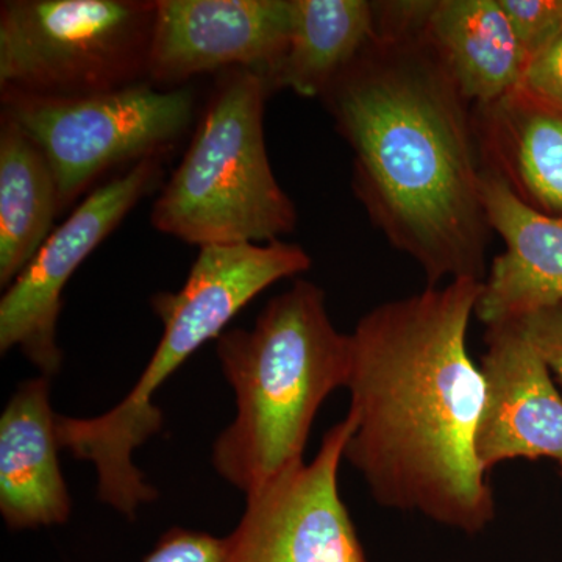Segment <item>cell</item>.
I'll list each match as a JSON object with an SVG mask.
<instances>
[{"label":"cell","mask_w":562,"mask_h":562,"mask_svg":"<svg viewBox=\"0 0 562 562\" xmlns=\"http://www.w3.org/2000/svg\"><path fill=\"white\" fill-rule=\"evenodd\" d=\"M530 65L562 36V0H498Z\"/></svg>","instance_id":"17"},{"label":"cell","mask_w":562,"mask_h":562,"mask_svg":"<svg viewBox=\"0 0 562 562\" xmlns=\"http://www.w3.org/2000/svg\"><path fill=\"white\" fill-rule=\"evenodd\" d=\"M2 114L27 132L49 160L61 210L103 173L125 162L161 157L194 121L191 88L157 90L150 81L80 98H38L2 91Z\"/></svg>","instance_id":"6"},{"label":"cell","mask_w":562,"mask_h":562,"mask_svg":"<svg viewBox=\"0 0 562 562\" xmlns=\"http://www.w3.org/2000/svg\"><path fill=\"white\" fill-rule=\"evenodd\" d=\"M516 324L562 383V303L528 314Z\"/></svg>","instance_id":"19"},{"label":"cell","mask_w":562,"mask_h":562,"mask_svg":"<svg viewBox=\"0 0 562 562\" xmlns=\"http://www.w3.org/2000/svg\"><path fill=\"white\" fill-rule=\"evenodd\" d=\"M271 92L260 74L220 72L190 147L151 210L158 232L203 247L268 244L294 231L297 210L266 149Z\"/></svg>","instance_id":"4"},{"label":"cell","mask_w":562,"mask_h":562,"mask_svg":"<svg viewBox=\"0 0 562 562\" xmlns=\"http://www.w3.org/2000/svg\"><path fill=\"white\" fill-rule=\"evenodd\" d=\"M483 281L452 280L383 303L350 335L353 432L344 449L386 508L469 536L495 519L475 452L484 379L468 351Z\"/></svg>","instance_id":"2"},{"label":"cell","mask_w":562,"mask_h":562,"mask_svg":"<svg viewBox=\"0 0 562 562\" xmlns=\"http://www.w3.org/2000/svg\"><path fill=\"white\" fill-rule=\"evenodd\" d=\"M480 361L484 405L475 452L483 472L546 458L562 473V397L552 372L516 322L487 327Z\"/></svg>","instance_id":"10"},{"label":"cell","mask_w":562,"mask_h":562,"mask_svg":"<svg viewBox=\"0 0 562 562\" xmlns=\"http://www.w3.org/2000/svg\"><path fill=\"white\" fill-rule=\"evenodd\" d=\"M49 376L18 386L0 416V514L10 530L65 525L72 498L63 476Z\"/></svg>","instance_id":"12"},{"label":"cell","mask_w":562,"mask_h":562,"mask_svg":"<svg viewBox=\"0 0 562 562\" xmlns=\"http://www.w3.org/2000/svg\"><path fill=\"white\" fill-rule=\"evenodd\" d=\"M484 169L531 209L562 220V109L522 87L473 109Z\"/></svg>","instance_id":"13"},{"label":"cell","mask_w":562,"mask_h":562,"mask_svg":"<svg viewBox=\"0 0 562 562\" xmlns=\"http://www.w3.org/2000/svg\"><path fill=\"white\" fill-rule=\"evenodd\" d=\"M214 344L236 416L211 460L221 479L249 495L305 464L322 403L349 382L350 335L333 325L325 292L295 280L254 327L227 328Z\"/></svg>","instance_id":"3"},{"label":"cell","mask_w":562,"mask_h":562,"mask_svg":"<svg viewBox=\"0 0 562 562\" xmlns=\"http://www.w3.org/2000/svg\"><path fill=\"white\" fill-rule=\"evenodd\" d=\"M376 35L324 98L353 151V190L428 286L484 280L491 225L473 106L422 32L428 0L373 2Z\"/></svg>","instance_id":"1"},{"label":"cell","mask_w":562,"mask_h":562,"mask_svg":"<svg viewBox=\"0 0 562 562\" xmlns=\"http://www.w3.org/2000/svg\"><path fill=\"white\" fill-rule=\"evenodd\" d=\"M157 2L0 3V88L80 98L147 81Z\"/></svg>","instance_id":"5"},{"label":"cell","mask_w":562,"mask_h":562,"mask_svg":"<svg viewBox=\"0 0 562 562\" xmlns=\"http://www.w3.org/2000/svg\"><path fill=\"white\" fill-rule=\"evenodd\" d=\"M482 192L491 231L505 243L483 280L475 316L487 327L516 322L562 303V220L520 201L483 168Z\"/></svg>","instance_id":"11"},{"label":"cell","mask_w":562,"mask_h":562,"mask_svg":"<svg viewBox=\"0 0 562 562\" xmlns=\"http://www.w3.org/2000/svg\"><path fill=\"white\" fill-rule=\"evenodd\" d=\"M291 25L292 0H157L147 81L173 90L201 74L247 69L271 87Z\"/></svg>","instance_id":"9"},{"label":"cell","mask_w":562,"mask_h":562,"mask_svg":"<svg viewBox=\"0 0 562 562\" xmlns=\"http://www.w3.org/2000/svg\"><path fill=\"white\" fill-rule=\"evenodd\" d=\"M422 32L473 109L525 83L530 61L498 0H428Z\"/></svg>","instance_id":"14"},{"label":"cell","mask_w":562,"mask_h":562,"mask_svg":"<svg viewBox=\"0 0 562 562\" xmlns=\"http://www.w3.org/2000/svg\"><path fill=\"white\" fill-rule=\"evenodd\" d=\"M376 35L375 3L368 0H292L290 43L272 91L322 99Z\"/></svg>","instance_id":"16"},{"label":"cell","mask_w":562,"mask_h":562,"mask_svg":"<svg viewBox=\"0 0 562 562\" xmlns=\"http://www.w3.org/2000/svg\"><path fill=\"white\" fill-rule=\"evenodd\" d=\"M351 432L347 414L325 432L313 461L246 495L241 520L225 538L224 562H369L339 494Z\"/></svg>","instance_id":"8"},{"label":"cell","mask_w":562,"mask_h":562,"mask_svg":"<svg viewBox=\"0 0 562 562\" xmlns=\"http://www.w3.org/2000/svg\"><path fill=\"white\" fill-rule=\"evenodd\" d=\"M225 538L173 527L162 532L143 562H224Z\"/></svg>","instance_id":"18"},{"label":"cell","mask_w":562,"mask_h":562,"mask_svg":"<svg viewBox=\"0 0 562 562\" xmlns=\"http://www.w3.org/2000/svg\"><path fill=\"white\" fill-rule=\"evenodd\" d=\"M54 169L38 144L0 117V284L9 288L55 231L61 213Z\"/></svg>","instance_id":"15"},{"label":"cell","mask_w":562,"mask_h":562,"mask_svg":"<svg viewBox=\"0 0 562 562\" xmlns=\"http://www.w3.org/2000/svg\"><path fill=\"white\" fill-rule=\"evenodd\" d=\"M524 87L562 109V36L531 63Z\"/></svg>","instance_id":"20"},{"label":"cell","mask_w":562,"mask_h":562,"mask_svg":"<svg viewBox=\"0 0 562 562\" xmlns=\"http://www.w3.org/2000/svg\"><path fill=\"white\" fill-rule=\"evenodd\" d=\"M162 176L160 157L136 162L127 172L95 188L50 233L0 301L2 355L20 349L41 375L50 379L60 372L63 351L57 328L63 290L140 199L160 187Z\"/></svg>","instance_id":"7"}]
</instances>
